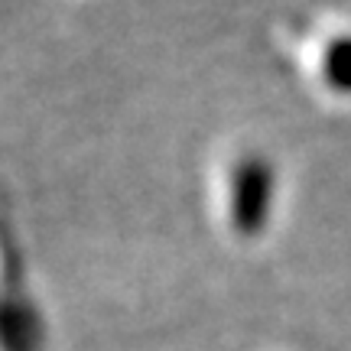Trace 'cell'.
Masks as SVG:
<instances>
[{"label": "cell", "instance_id": "1", "mask_svg": "<svg viewBox=\"0 0 351 351\" xmlns=\"http://www.w3.org/2000/svg\"><path fill=\"white\" fill-rule=\"evenodd\" d=\"M276 173L261 153L241 156L231 176V225L241 238H254L267 228L274 205Z\"/></svg>", "mask_w": 351, "mask_h": 351}, {"label": "cell", "instance_id": "2", "mask_svg": "<svg viewBox=\"0 0 351 351\" xmlns=\"http://www.w3.org/2000/svg\"><path fill=\"white\" fill-rule=\"evenodd\" d=\"M328 85L339 88V91H351V36L332 43L326 52V62H322Z\"/></svg>", "mask_w": 351, "mask_h": 351}]
</instances>
